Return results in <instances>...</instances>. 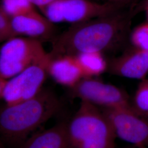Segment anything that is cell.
Segmentation results:
<instances>
[{
	"label": "cell",
	"mask_w": 148,
	"mask_h": 148,
	"mask_svg": "<svg viewBox=\"0 0 148 148\" xmlns=\"http://www.w3.org/2000/svg\"><path fill=\"white\" fill-rule=\"evenodd\" d=\"M70 89L73 97L103 109L131 104L129 96L125 90L94 77H84Z\"/></svg>",
	"instance_id": "cell-7"
},
{
	"label": "cell",
	"mask_w": 148,
	"mask_h": 148,
	"mask_svg": "<svg viewBox=\"0 0 148 148\" xmlns=\"http://www.w3.org/2000/svg\"><path fill=\"white\" fill-rule=\"evenodd\" d=\"M76 59L84 77H94L103 74L108 69V64L103 53L90 52L80 53Z\"/></svg>",
	"instance_id": "cell-13"
},
{
	"label": "cell",
	"mask_w": 148,
	"mask_h": 148,
	"mask_svg": "<svg viewBox=\"0 0 148 148\" xmlns=\"http://www.w3.org/2000/svg\"><path fill=\"white\" fill-rule=\"evenodd\" d=\"M61 106L52 90L43 88L31 98L0 109V137L22 145L32 133L56 114Z\"/></svg>",
	"instance_id": "cell-2"
},
{
	"label": "cell",
	"mask_w": 148,
	"mask_h": 148,
	"mask_svg": "<svg viewBox=\"0 0 148 148\" xmlns=\"http://www.w3.org/2000/svg\"><path fill=\"white\" fill-rule=\"evenodd\" d=\"M134 47L148 52V23L136 27L130 35Z\"/></svg>",
	"instance_id": "cell-16"
},
{
	"label": "cell",
	"mask_w": 148,
	"mask_h": 148,
	"mask_svg": "<svg viewBox=\"0 0 148 148\" xmlns=\"http://www.w3.org/2000/svg\"><path fill=\"white\" fill-rule=\"evenodd\" d=\"M131 104L138 114L148 120V79L141 80Z\"/></svg>",
	"instance_id": "cell-14"
},
{
	"label": "cell",
	"mask_w": 148,
	"mask_h": 148,
	"mask_svg": "<svg viewBox=\"0 0 148 148\" xmlns=\"http://www.w3.org/2000/svg\"><path fill=\"white\" fill-rule=\"evenodd\" d=\"M136 148H137V147H136Z\"/></svg>",
	"instance_id": "cell-25"
},
{
	"label": "cell",
	"mask_w": 148,
	"mask_h": 148,
	"mask_svg": "<svg viewBox=\"0 0 148 148\" xmlns=\"http://www.w3.org/2000/svg\"><path fill=\"white\" fill-rule=\"evenodd\" d=\"M1 6L12 17L20 16L35 10L28 0H0Z\"/></svg>",
	"instance_id": "cell-15"
},
{
	"label": "cell",
	"mask_w": 148,
	"mask_h": 148,
	"mask_svg": "<svg viewBox=\"0 0 148 148\" xmlns=\"http://www.w3.org/2000/svg\"><path fill=\"white\" fill-rule=\"evenodd\" d=\"M32 5L37 7L40 10L49 5L56 0H28Z\"/></svg>",
	"instance_id": "cell-18"
},
{
	"label": "cell",
	"mask_w": 148,
	"mask_h": 148,
	"mask_svg": "<svg viewBox=\"0 0 148 148\" xmlns=\"http://www.w3.org/2000/svg\"><path fill=\"white\" fill-rule=\"evenodd\" d=\"M0 34L7 40L16 36L11 26V17L0 5Z\"/></svg>",
	"instance_id": "cell-17"
},
{
	"label": "cell",
	"mask_w": 148,
	"mask_h": 148,
	"mask_svg": "<svg viewBox=\"0 0 148 148\" xmlns=\"http://www.w3.org/2000/svg\"><path fill=\"white\" fill-rule=\"evenodd\" d=\"M111 74L131 79H145L148 74V52L134 47L108 64Z\"/></svg>",
	"instance_id": "cell-9"
},
{
	"label": "cell",
	"mask_w": 148,
	"mask_h": 148,
	"mask_svg": "<svg viewBox=\"0 0 148 148\" xmlns=\"http://www.w3.org/2000/svg\"><path fill=\"white\" fill-rule=\"evenodd\" d=\"M50 60L34 64L7 80L2 97L5 104H16L36 95L43 88Z\"/></svg>",
	"instance_id": "cell-8"
},
{
	"label": "cell",
	"mask_w": 148,
	"mask_h": 148,
	"mask_svg": "<svg viewBox=\"0 0 148 148\" xmlns=\"http://www.w3.org/2000/svg\"><path fill=\"white\" fill-rule=\"evenodd\" d=\"M50 59L41 41L29 37H12L0 48V79H10L32 64Z\"/></svg>",
	"instance_id": "cell-4"
},
{
	"label": "cell",
	"mask_w": 148,
	"mask_h": 148,
	"mask_svg": "<svg viewBox=\"0 0 148 148\" xmlns=\"http://www.w3.org/2000/svg\"><path fill=\"white\" fill-rule=\"evenodd\" d=\"M11 26L16 36H23L41 41L52 38L54 24L35 10L11 18Z\"/></svg>",
	"instance_id": "cell-10"
},
{
	"label": "cell",
	"mask_w": 148,
	"mask_h": 148,
	"mask_svg": "<svg viewBox=\"0 0 148 148\" xmlns=\"http://www.w3.org/2000/svg\"><path fill=\"white\" fill-rule=\"evenodd\" d=\"M6 81L7 80H4V79H0V99H2L3 90L4 86H5V85Z\"/></svg>",
	"instance_id": "cell-20"
},
{
	"label": "cell",
	"mask_w": 148,
	"mask_h": 148,
	"mask_svg": "<svg viewBox=\"0 0 148 148\" xmlns=\"http://www.w3.org/2000/svg\"><path fill=\"white\" fill-rule=\"evenodd\" d=\"M119 6L111 2L93 0H56L40 9L43 15L53 24L71 25L109 16L119 12Z\"/></svg>",
	"instance_id": "cell-5"
},
{
	"label": "cell",
	"mask_w": 148,
	"mask_h": 148,
	"mask_svg": "<svg viewBox=\"0 0 148 148\" xmlns=\"http://www.w3.org/2000/svg\"><path fill=\"white\" fill-rule=\"evenodd\" d=\"M143 7H144V9L146 12V15H147V21H148V2L146 3L145 4H144L143 5Z\"/></svg>",
	"instance_id": "cell-21"
},
{
	"label": "cell",
	"mask_w": 148,
	"mask_h": 148,
	"mask_svg": "<svg viewBox=\"0 0 148 148\" xmlns=\"http://www.w3.org/2000/svg\"><path fill=\"white\" fill-rule=\"evenodd\" d=\"M22 148H69L66 123H59L32 135L22 145Z\"/></svg>",
	"instance_id": "cell-12"
},
{
	"label": "cell",
	"mask_w": 148,
	"mask_h": 148,
	"mask_svg": "<svg viewBox=\"0 0 148 148\" xmlns=\"http://www.w3.org/2000/svg\"><path fill=\"white\" fill-rule=\"evenodd\" d=\"M69 148H115L116 136L110 122L98 107L81 101L66 123Z\"/></svg>",
	"instance_id": "cell-3"
},
{
	"label": "cell",
	"mask_w": 148,
	"mask_h": 148,
	"mask_svg": "<svg viewBox=\"0 0 148 148\" xmlns=\"http://www.w3.org/2000/svg\"><path fill=\"white\" fill-rule=\"evenodd\" d=\"M148 2V0H144V2H143V5H144V4H145L146 3H147Z\"/></svg>",
	"instance_id": "cell-23"
},
{
	"label": "cell",
	"mask_w": 148,
	"mask_h": 148,
	"mask_svg": "<svg viewBox=\"0 0 148 148\" xmlns=\"http://www.w3.org/2000/svg\"><path fill=\"white\" fill-rule=\"evenodd\" d=\"M103 111L116 138L135 147L148 148V120L138 114L131 104Z\"/></svg>",
	"instance_id": "cell-6"
},
{
	"label": "cell",
	"mask_w": 148,
	"mask_h": 148,
	"mask_svg": "<svg viewBox=\"0 0 148 148\" xmlns=\"http://www.w3.org/2000/svg\"><path fill=\"white\" fill-rule=\"evenodd\" d=\"M131 18L117 12L109 16L72 24L53 39L51 58L80 53H103L123 46L130 33Z\"/></svg>",
	"instance_id": "cell-1"
},
{
	"label": "cell",
	"mask_w": 148,
	"mask_h": 148,
	"mask_svg": "<svg viewBox=\"0 0 148 148\" xmlns=\"http://www.w3.org/2000/svg\"><path fill=\"white\" fill-rule=\"evenodd\" d=\"M6 40H7V38L4 36H3L2 34H0V42H5Z\"/></svg>",
	"instance_id": "cell-22"
},
{
	"label": "cell",
	"mask_w": 148,
	"mask_h": 148,
	"mask_svg": "<svg viewBox=\"0 0 148 148\" xmlns=\"http://www.w3.org/2000/svg\"><path fill=\"white\" fill-rule=\"evenodd\" d=\"M0 148H5L4 147V146L2 145V144H1V143H0Z\"/></svg>",
	"instance_id": "cell-24"
},
{
	"label": "cell",
	"mask_w": 148,
	"mask_h": 148,
	"mask_svg": "<svg viewBox=\"0 0 148 148\" xmlns=\"http://www.w3.org/2000/svg\"><path fill=\"white\" fill-rule=\"evenodd\" d=\"M48 74L57 83L70 88L84 77L76 57L72 56L51 57Z\"/></svg>",
	"instance_id": "cell-11"
},
{
	"label": "cell",
	"mask_w": 148,
	"mask_h": 148,
	"mask_svg": "<svg viewBox=\"0 0 148 148\" xmlns=\"http://www.w3.org/2000/svg\"><path fill=\"white\" fill-rule=\"evenodd\" d=\"M130 1L131 0H108V2H111L112 3H114L120 7V5H123V3H127Z\"/></svg>",
	"instance_id": "cell-19"
}]
</instances>
